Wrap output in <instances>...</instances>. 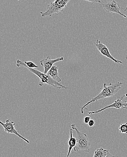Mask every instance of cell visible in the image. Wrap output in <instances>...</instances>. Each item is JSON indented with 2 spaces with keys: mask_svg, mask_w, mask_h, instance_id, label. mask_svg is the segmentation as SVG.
Listing matches in <instances>:
<instances>
[{
  "mask_svg": "<svg viewBox=\"0 0 127 157\" xmlns=\"http://www.w3.org/2000/svg\"><path fill=\"white\" fill-rule=\"evenodd\" d=\"M0 124L3 127L5 132L8 133V134H14L18 137L20 139H22L24 141L26 142L27 143H30V142L28 140L25 138L16 129L15 122L11 121L10 120L8 119L6 121V122L5 123L2 122V121H0Z\"/></svg>",
  "mask_w": 127,
  "mask_h": 157,
  "instance_id": "5",
  "label": "cell"
},
{
  "mask_svg": "<svg viewBox=\"0 0 127 157\" xmlns=\"http://www.w3.org/2000/svg\"><path fill=\"white\" fill-rule=\"evenodd\" d=\"M126 59L127 60V55H126Z\"/></svg>",
  "mask_w": 127,
  "mask_h": 157,
  "instance_id": "21",
  "label": "cell"
},
{
  "mask_svg": "<svg viewBox=\"0 0 127 157\" xmlns=\"http://www.w3.org/2000/svg\"><path fill=\"white\" fill-rule=\"evenodd\" d=\"M64 60V58L63 57H60L55 59H52L49 56H47L45 59L41 60L40 61V63L42 66L44 68V74H47L48 71L53 66V65L55 63H56L62 61Z\"/></svg>",
  "mask_w": 127,
  "mask_h": 157,
  "instance_id": "9",
  "label": "cell"
},
{
  "mask_svg": "<svg viewBox=\"0 0 127 157\" xmlns=\"http://www.w3.org/2000/svg\"><path fill=\"white\" fill-rule=\"evenodd\" d=\"M70 1L58 0L55 1L47 6V10L45 12H41L42 17H51L54 14H58L63 11Z\"/></svg>",
  "mask_w": 127,
  "mask_h": 157,
  "instance_id": "4",
  "label": "cell"
},
{
  "mask_svg": "<svg viewBox=\"0 0 127 157\" xmlns=\"http://www.w3.org/2000/svg\"><path fill=\"white\" fill-rule=\"evenodd\" d=\"M73 129H70V136L69 140L68 141V146H69V149H68V154H67V157H70L71 155V152L73 148H74L76 145L77 140L76 138L73 137Z\"/></svg>",
  "mask_w": 127,
  "mask_h": 157,
  "instance_id": "10",
  "label": "cell"
},
{
  "mask_svg": "<svg viewBox=\"0 0 127 157\" xmlns=\"http://www.w3.org/2000/svg\"><path fill=\"white\" fill-rule=\"evenodd\" d=\"M122 9L123 10H124V11H126V10H127V6H126V7H125V8H122Z\"/></svg>",
  "mask_w": 127,
  "mask_h": 157,
  "instance_id": "20",
  "label": "cell"
},
{
  "mask_svg": "<svg viewBox=\"0 0 127 157\" xmlns=\"http://www.w3.org/2000/svg\"><path fill=\"white\" fill-rule=\"evenodd\" d=\"M122 85L123 82H119L114 83H110L109 84L107 83H104L103 87L100 88L101 91L98 95L92 98L91 100L84 105L82 107L79 106L81 109V114H83L84 113V109H85L88 105L92 103L113 97L121 89Z\"/></svg>",
  "mask_w": 127,
  "mask_h": 157,
  "instance_id": "1",
  "label": "cell"
},
{
  "mask_svg": "<svg viewBox=\"0 0 127 157\" xmlns=\"http://www.w3.org/2000/svg\"><path fill=\"white\" fill-rule=\"evenodd\" d=\"M102 6L104 10L108 13H116L121 15L125 18L127 17L126 15L121 13L120 11V6L116 1L113 0L108 1L102 3Z\"/></svg>",
  "mask_w": 127,
  "mask_h": 157,
  "instance_id": "6",
  "label": "cell"
},
{
  "mask_svg": "<svg viewBox=\"0 0 127 157\" xmlns=\"http://www.w3.org/2000/svg\"><path fill=\"white\" fill-rule=\"evenodd\" d=\"M108 150L103 148H97L94 154L93 157H106L107 154Z\"/></svg>",
  "mask_w": 127,
  "mask_h": 157,
  "instance_id": "12",
  "label": "cell"
},
{
  "mask_svg": "<svg viewBox=\"0 0 127 157\" xmlns=\"http://www.w3.org/2000/svg\"><path fill=\"white\" fill-rule=\"evenodd\" d=\"M95 46L96 47L97 50L100 52V54L102 56H105L108 59H110L115 63H118V64H122L123 63L121 61L118 60L116 59L115 58H114L110 53L108 48L107 47V46L105 44H103L99 40H96L95 43Z\"/></svg>",
  "mask_w": 127,
  "mask_h": 157,
  "instance_id": "7",
  "label": "cell"
},
{
  "mask_svg": "<svg viewBox=\"0 0 127 157\" xmlns=\"http://www.w3.org/2000/svg\"><path fill=\"white\" fill-rule=\"evenodd\" d=\"M24 63L26 65V66L29 67V68L35 69V68H38V65L35 64L32 61H25Z\"/></svg>",
  "mask_w": 127,
  "mask_h": 157,
  "instance_id": "14",
  "label": "cell"
},
{
  "mask_svg": "<svg viewBox=\"0 0 127 157\" xmlns=\"http://www.w3.org/2000/svg\"><path fill=\"white\" fill-rule=\"evenodd\" d=\"M47 74L51 76L52 78L57 82L60 83L61 82V79L59 76L58 68L56 66L53 65Z\"/></svg>",
  "mask_w": 127,
  "mask_h": 157,
  "instance_id": "11",
  "label": "cell"
},
{
  "mask_svg": "<svg viewBox=\"0 0 127 157\" xmlns=\"http://www.w3.org/2000/svg\"><path fill=\"white\" fill-rule=\"evenodd\" d=\"M71 129L75 130L77 133V144L74 148V151L78 152L83 151L86 153H89L90 151L91 143L88 136L85 133L79 131L74 124H71Z\"/></svg>",
  "mask_w": 127,
  "mask_h": 157,
  "instance_id": "3",
  "label": "cell"
},
{
  "mask_svg": "<svg viewBox=\"0 0 127 157\" xmlns=\"http://www.w3.org/2000/svg\"><path fill=\"white\" fill-rule=\"evenodd\" d=\"M91 120L90 117H85L84 118V119H83V122H84V123L86 124H88Z\"/></svg>",
  "mask_w": 127,
  "mask_h": 157,
  "instance_id": "16",
  "label": "cell"
},
{
  "mask_svg": "<svg viewBox=\"0 0 127 157\" xmlns=\"http://www.w3.org/2000/svg\"><path fill=\"white\" fill-rule=\"evenodd\" d=\"M114 108L115 109H119L123 108V109H125L127 110V103L121 101L120 97H117V100L113 103L111 104L110 105H107L105 106L104 108H101L100 110L95 111H88V113L89 115H91L93 114H97V113H100L102 111H104V110H107V109H109V108Z\"/></svg>",
  "mask_w": 127,
  "mask_h": 157,
  "instance_id": "8",
  "label": "cell"
},
{
  "mask_svg": "<svg viewBox=\"0 0 127 157\" xmlns=\"http://www.w3.org/2000/svg\"><path fill=\"white\" fill-rule=\"evenodd\" d=\"M87 2H89L92 3V4L94 3H101V1H100V0H95V1H86Z\"/></svg>",
  "mask_w": 127,
  "mask_h": 157,
  "instance_id": "18",
  "label": "cell"
},
{
  "mask_svg": "<svg viewBox=\"0 0 127 157\" xmlns=\"http://www.w3.org/2000/svg\"><path fill=\"white\" fill-rule=\"evenodd\" d=\"M95 121L93 119H91L90 121L89 122V123L88 124H89V127L92 128H93V126L95 125Z\"/></svg>",
  "mask_w": 127,
  "mask_h": 157,
  "instance_id": "17",
  "label": "cell"
},
{
  "mask_svg": "<svg viewBox=\"0 0 127 157\" xmlns=\"http://www.w3.org/2000/svg\"><path fill=\"white\" fill-rule=\"evenodd\" d=\"M119 132L122 134H127V123L125 124H121L119 126Z\"/></svg>",
  "mask_w": 127,
  "mask_h": 157,
  "instance_id": "13",
  "label": "cell"
},
{
  "mask_svg": "<svg viewBox=\"0 0 127 157\" xmlns=\"http://www.w3.org/2000/svg\"><path fill=\"white\" fill-rule=\"evenodd\" d=\"M121 101L127 103V93H126L125 95L120 97Z\"/></svg>",
  "mask_w": 127,
  "mask_h": 157,
  "instance_id": "15",
  "label": "cell"
},
{
  "mask_svg": "<svg viewBox=\"0 0 127 157\" xmlns=\"http://www.w3.org/2000/svg\"><path fill=\"white\" fill-rule=\"evenodd\" d=\"M106 157H115V156L113 155H112L111 154V153L109 152V150L108 151L107 154V155L106 156Z\"/></svg>",
  "mask_w": 127,
  "mask_h": 157,
  "instance_id": "19",
  "label": "cell"
},
{
  "mask_svg": "<svg viewBox=\"0 0 127 157\" xmlns=\"http://www.w3.org/2000/svg\"><path fill=\"white\" fill-rule=\"evenodd\" d=\"M16 66L17 67H26L30 72L38 77L40 80L39 83V86L41 87H42L44 85H48L52 86L53 87L57 88V89L64 88L65 89H68L70 88L69 87L64 86L61 84L57 82L52 78L51 76H49L47 74L42 73L37 69L30 68L27 67L24 63L21 60L18 59L17 60Z\"/></svg>",
  "mask_w": 127,
  "mask_h": 157,
  "instance_id": "2",
  "label": "cell"
}]
</instances>
